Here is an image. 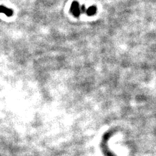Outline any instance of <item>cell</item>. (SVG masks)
Wrapping results in <instances>:
<instances>
[{
    "mask_svg": "<svg viewBox=\"0 0 156 156\" xmlns=\"http://www.w3.org/2000/svg\"><path fill=\"white\" fill-rule=\"evenodd\" d=\"M0 13H4L7 16L10 17L13 15V12L11 9L8 8L7 7L3 6V5H1L0 6Z\"/></svg>",
    "mask_w": 156,
    "mask_h": 156,
    "instance_id": "1",
    "label": "cell"
},
{
    "mask_svg": "<svg viewBox=\"0 0 156 156\" xmlns=\"http://www.w3.org/2000/svg\"><path fill=\"white\" fill-rule=\"evenodd\" d=\"M72 12L75 16H79L80 13V10H81V8L79 7V3L77 2H73L71 6Z\"/></svg>",
    "mask_w": 156,
    "mask_h": 156,
    "instance_id": "2",
    "label": "cell"
},
{
    "mask_svg": "<svg viewBox=\"0 0 156 156\" xmlns=\"http://www.w3.org/2000/svg\"><path fill=\"white\" fill-rule=\"evenodd\" d=\"M96 12V8L95 7H90L86 10V13L89 15H93Z\"/></svg>",
    "mask_w": 156,
    "mask_h": 156,
    "instance_id": "3",
    "label": "cell"
}]
</instances>
